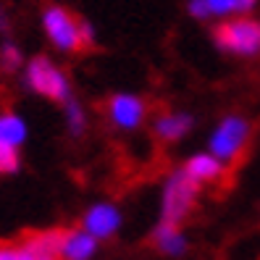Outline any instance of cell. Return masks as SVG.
<instances>
[{
    "label": "cell",
    "mask_w": 260,
    "mask_h": 260,
    "mask_svg": "<svg viewBox=\"0 0 260 260\" xmlns=\"http://www.w3.org/2000/svg\"><path fill=\"white\" fill-rule=\"evenodd\" d=\"M197 192H200V184L184 171L179 168L168 176L166 187H163V203H160V223H171L179 226L189 216V210L197 203Z\"/></svg>",
    "instance_id": "6da1fadb"
},
{
    "label": "cell",
    "mask_w": 260,
    "mask_h": 260,
    "mask_svg": "<svg viewBox=\"0 0 260 260\" xmlns=\"http://www.w3.org/2000/svg\"><path fill=\"white\" fill-rule=\"evenodd\" d=\"M213 40L221 50L242 58L260 55V21L255 19H234L216 26Z\"/></svg>",
    "instance_id": "7a4b0ae2"
},
{
    "label": "cell",
    "mask_w": 260,
    "mask_h": 260,
    "mask_svg": "<svg viewBox=\"0 0 260 260\" xmlns=\"http://www.w3.org/2000/svg\"><path fill=\"white\" fill-rule=\"evenodd\" d=\"M26 87L32 92L42 95V98H50L55 103H66L71 100V84H69V76L60 71L53 60L48 58H32L26 63Z\"/></svg>",
    "instance_id": "3957f363"
},
{
    "label": "cell",
    "mask_w": 260,
    "mask_h": 260,
    "mask_svg": "<svg viewBox=\"0 0 260 260\" xmlns=\"http://www.w3.org/2000/svg\"><path fill=\"white\" fill-rule=\"evenodd\" d=\"M250 142V121L242 116H226L218 129L210 137V155H216L221 163H234L244 152Z\"/></svg>",
    "instance_id": "277c9868"
},
{
    "label": "cell",
    "mask_w": 260,
    "mask_h": 260,
    "mask_svg": "<svg viewBox=\"0 0 260 260\" xmlns=\"http://www.w3.org/2000/svg\"><path fill=\"white\" fill-rule=\"evenodd\" d=\"M42 24H45V32H48L50 42L55 45L58 50H82L84 42H82V19H76L71 11L53 6L42 13Z\"/></svg>",
    "instance_id": "5b68a950"
},
{
    "label": "cell",
    "mask_w": 260,
    "mask_h": 260,
    "mask_svg": "<svg viewBox=\"0 0 260 260\" xmlns=\"http://www.w3.org/2000/svg\"><path fill=\"white\" fill-rule=\"evenodd\" d=\"M118 226H121V213L108 203H98L84 213V232L92 234L95 239L113 237Z\"/></svg>",
    "instance_id": "8992f818"
},
{
    "label": "cell",
    "mask_w": 260,
    "mask_h": 260,
    "mask_svg": "<svg viewBox=\"0 0 260 260\" xmlns=\"http://www.w3.org/2000/svg\"><path fill=\"white\" fill-rule=\"evenodd\" d=\"M111 121L121 129H137L145 118V103L137 95H113L108 103Z\"/></svg>",
    "instance_id": "52a82bcc"
},
{
    "label": "cell",
    "mask_w": 260,
    "mask_h": 260,
    "mask_svg": "<svg viewBox=\"0 0 260 260\" xmlns=\"http://www.w3.org/2000/svg\"><path fill=\"white\" fill-rule=\"evenodd\" d=\"M98 252V239L87 234L84 229H74V232H63L60 239V260H89Z\"/></svg>",
    "instance_id": "ba28073f"
},
{
    "label": "cell",
    "mask_w": 260,
    "mask_h": 260,
    "mask_svg": "<svg viewBox=\"0 0 260 260\" xmlns=\"http://www.w3.org/2000/svg\"><path fill=\"white\" fill-rule=\"evenodd\" d=\"M192 124H194V118L189 113H163V116L155 118V126H152V129H155L158 140L176 142V140H181V137L192 129Z\"/></svg>",
    "instance_id": "9c48e42d"
},
{
    "label": "cell",
    "mask_w": 260,
    "mask_h": 260,
    "mask_svg": "<svg viewBox=\"0 0 260 260\" xmlns=\"http://www.w3.org/2000/svg\"><path fill=\"white\" fill-rule=\"evenodd\" d=\"M184 171L197 184H203V181H216L223 176V163L216 155H192L184 166Z\"/></svg>",
    "instance_id": "30bf717a"
},
{
    "label": "cell",
    "mask_w": 260,
    "mask_h": 260,
    "mask_svg": "<svg viewBox=\"0 0 260 260\" xmlns=\"http://www.w3.org/2000/svg\"><path fill=\"white\" fill-rule=\"evenodd\" d=\"M155 244L163 255H171V257H179L187 252L184 234L179 232V226H171V223H160L155 229Z\"/></svg>",
    "instance_id": "8fae6325"
},
{
    "label": "cell",
    "mask_w": 260,
    "mask_h": 260,
    "mask_svg": "<svg viewBox=\"0 0 260 260\" xmlns=\"http://www.w3.org/2000/svg\"><path fill=\"white\" fill-rule=\"evenodd\" d=\"M26 140V124L16 113H0V142L19 147Z\"/></svg>",
    "instance_id": "7c38bea8"
},
{
    "label": "cell",
    "mask_w": 260,
    "mask_h": 260,
    "mask_svg": "<svg viewBox=\"0 0 260 260\" xmlns=\"http://www.w3.org/2000/svg\"><path fill=\"white\" fill-rule=\"evenodd\" d=\"M63 105H66V126H69V132H71L74 137H79V134L87 129V116H84V111H82V105L76 103L74 98L66 100Z\"/></svg>",
    "instance_id": "4fadbf2b"
},
{
    "label": "cell",
    "mask_w": 260,
    "mask_h": 260,
    "mask_svg": "<svg viewBox=\"0 0 260 260\" xmlns=\"http://www.w3.org/2000/svg\"><path fill=\"white\" fill-rule=\"evenodd\" d=\"M21 60H24L21 58V50L13 42H3V45H0V69H3L6 74L16 71L21 66Z\"/></svg>",
    "instance_id": "5bb4252c"
},
{
    "label": "cell",
    "mask_w": 260,
    "mask_h": 260,
    "mask_svg": "<svg viewBox=\"0 0 260 260\" xmlns=\"http://www.w3.org/2000/svg\"><path fill=\"white\" fill-rule=\"evenodd\" d=\"M21 168V158H19V150L13 145L0 142V174H16Z\"/></svg>",
    "instance_id": "9a60e30c"
},
{
    "label": "cell",
    "mask_w": 260,
    "mask_h": 260,
    "mask_svg": "<svg viewBox=\"0 0 260 260\" xmlns=\"http://www.w3.org/2000/svg\"><path fill=\"white\" fill-rule=\"evenodd\" d=\"M0 260H32V255L24 244H19V247H0Z\"/></svg>",
    "instance_id": "2e32d148"
},
{
    "label": "cell",
    "mask_w": 260,
    "mask_h": 260,
    "mask_svg": "<svg viewBox=\"0 0 260 260\" xmlns=\"http://www.w3.org/2000/svg\"><path fill=\"white\" fill-rule=\"evenodd\" d=\"M213 16H229L234 13V0H205Z\"/></svg>",
    "instance_id": "e0dca14e"
},
{
    "label": "cell",
    "mask_w": 260,
    "mask_h": 260,
    "mask_svg": "<svg viewBox=\"0 0 260 260\" xmlns=\"http://www.w3.org/2000/svg\"><path fill=\"white\" fill-rule=\"evenodd\" d=\"M189 13H192L194 19H208V16H213L205 0H189Z\"/></svg>",
    "instance_id": "ac0fdd59"
},
{
    "label": "cell",
    "mask_w": 260,
    "mask_h": 260,
    "mask_svg": "<svg viewBox=\"0 0 260 260\" xmlns=\"http://www.w3.org/2000/svg\"><path fill=\"white\" fill-rule=\"evenodd\" d=\"M3 32H8V13L0 8V35H3Z\"/></svg>",
    "instance_id": "d6986e66"
}]
</instances>
